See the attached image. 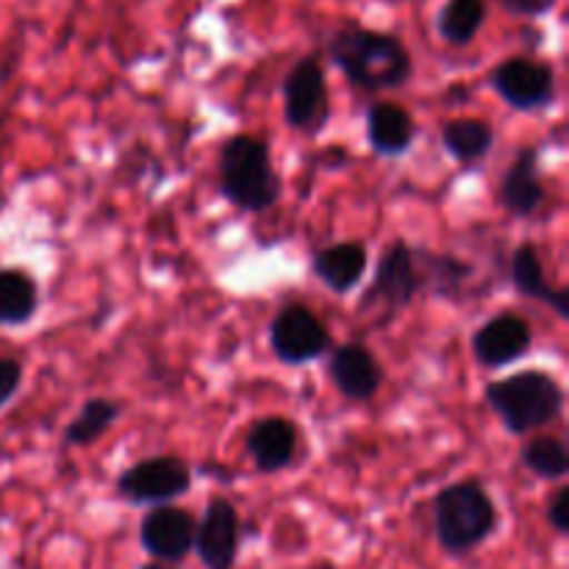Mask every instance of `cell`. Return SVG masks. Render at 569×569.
<instances>
[{
    "instance_id": "6da1fadb",
    "label": "cell",
    "mask_w": 569,
    "mask_h": 569,
    "mask_svg": "<svg viewBox=\"0 0 569 569\" xmlns=\"http://www.w3.org/2000/svg\"><path fill=\"white\" fill-rule=\"evenodd\" d=\"M328 56L342 76L365 92L398 89L415 72L409 50L398 37L359 26L339 28L328 42Z\"/></svg>"
},
{
    "instance_id": "7a4b0ae2",
    "label": "cell",
    "mask_w": 569,
    "mask_h": 569,
    "mask_svg": "<svg viewBox=\"0 0 569 569\" xmlns=\"http://www.w3.org/2000/svg\"><path fill=\"white\" fill-rule=\"evenodd\" d=\"M487 403L506 431L526 437L559 420L565 411V389L545 370H526L489 383Z\"/></svg>"
},
{
    "instance_id": "3957f363",
    "label": "cell",
    "mask_w": 569,
    "mask_h": 569,
    "mask_svg": "<svg viewBox=\"0 0 569 569\" xmlns=\"http://www.w3.org/2000/svg\"><path fill=\"white\" fill-rule=\"evenodd\" d=\"M220 192L239 211L272 209L281 198V178L276 176L270 150L256 137H231L220 150Z\"/></svg>"
},
{
    "instance_id": "277c9868",
    "label": "cell",
    "mask_w": 569,
    "mask_h": 569,
    "mask_svg": "<svg viewBox=\"0 0 569 569\" xmlns=\"http://www.w3.org/2000/svg\"><path fill=\"white\" fill-rule=\"evenodd\" d=\"M495 526L498 511L481 481L450 483L433 500V533L448 553H470L492 537Z\"/></svg>"
},
{
    "instance_id": "5b68a950",
    "label": "cell",
    "mask_w": 569,
    "mask_h": 569,
    "mask_svg": "<svg viewBox=\"0 0 569 569\" xmlns=\"http://www.w3.org/2000/svg\"><path fill=\"white\" fill-rule=\"evenodd\" d=\"M192 489V470L178 456H150L120 472L117 492L133 506L172 503Z\"/></svg>"
},
{
    "instance_id": "8992f818",
    "label": "cell",
    "mask_w": 569,
    "mask_h": 569,
    "mask_svg": "<svg viewBox=\"0 0 569 569\" xmlns=\"http://www.w3.org/2000/svg\"><path fill=\"white\" fill-rule=\"evenodd\" d=\"M331 331L326 322L303 303H289L272 317L270 348L283 365H309L331 350Z\"/></svg>"
},
{
    "instance_id": "52a82bcc",
    "label": "cell",
    "mask_w": 569,
    "mask_h": 569,
    "mask_svg": "<svg viewBox=\"0 0 569 569\" xmlns=\"http://www.w3.org/2000/svg\"><path fill=\"white\" fill-rule=\"evenodd\" d=\"M420 289L422 276L420 264H417V250H411L406 242H395L383 250L381 261H378L376 278H372V287L367 289L365 298H361L359 311H400L417 298Z\"/></svg>"
},
{
    "instance_id": "ba28073f",
    "label": "cell",
    "mask_w": 569,
    "mask_h": 569,
    "mask_svg": "<svg viewBox=\"0 0 569 569\" xmlns=\"http://www.w3.org/2000/svg\"><path fill=\"white\" fill-rule=\"evenodd\" d=\"M283 117L289 128L317 137L328 122L326 72L315 59H300L283 78Z\"/></svg>"
},
{
    "instance_id": "9c48e42d",
    "label": "cell",
    "mask_w": 569,
    "mask_h": 569,
    "mask_svg": "<svg viewBox=\"0 0 569 569\" xmlns=\"http://www.w3.org/2000/svg\"><path fill=\"white\" fill-rule=\"evenodd\" d=\"M492 89L517 111L548 109L556 100V72L545 61L528 56L506 59L492 70Z\"/></svg>"
},
{
    "instance_id": "30bf717a",
    "label": "cell",
    "mask_w": 569,
    "mask_h": 569,
    "mask_svg": "<svg viewBox=\"0 0 569 569\" xmlns=\"http://www.w3.org/2000/svg\"><path fill=\"white\" fill-rule=\"evenodd\" d=\"M242 526L231 500L214 498L206 506L203 520L194 526V545L198 559L206 569H233L239 556Z\"/></svg>"
},
{
    "instance_id": "8fae6325",
    "label": "cell",
    "mask_w": 569,
    "mask_h": 569,
    "mask_svg": "<svg viewBox=\"0 0 569 569\" xmlns=\"http://www.w3.org/2000/svg\"><path fill=\"white\" fill-rule=\"evenodd\" d=\"M194 526L192 515L178 506L161 503L150 509L142 517L139 526V542H142L144 553H150L159 561H183L192 553L194 545Z\"/></svg>"
},
{
    "instance_id": "7c38bea8",
    "label": "cell",
    "mask_w": 569,
    "mask_h": 569,
    "mask_svg": "<svg viewBox=\"0 0 569 569\" xmlns=\"http://www.w3.org/2000/svg\"><path fill=\"white\" fill-rule=\"evenodd\" d=\"M533 345V331L520 315H495L492 320L483 322L476 333H472V353H476L478 365L498 370V367L515 365L522 356H528Z\"/></svg>"
},
{
    "instance_id": "4fadbf2b",
    "label": "cell",
    "mask_w": 569,
    "mask_h": 569,
    "mask_svg": "<svg viewBox=\"0 0 569 569\" xmlns=\"http://www.w3.org/2000/svg\"><path fill=\"white\" fill-rule=\"evenodd\" d=\"M328 372H331V381L339 389V395L356 400V403H367V400L376 398L383 381L381 365L372 356V350L359 342L339 345L328 361Z\"/></svg>"
},
{
    "instance_id": "5bb4252c",
    "label": "cell",
    "mask_w": 569,
    "mask_h": 569,
    "mask_svg": "<svg viewBox=\"0 0 569 569\" xmlns=\"http://www.w3.org/2000/svg\"><path fill=\"white\" fill-rule=\"evenodd\" d=\"M298 426L287 417H264L253 422L244 437V448L253 459L259 472H281L287 470L298 453Z\"/></svg>"
},
{
    "instance_id": "9a60e30c",
    "label": "cell",
    "mask_w": 569,
    "mask_h": 569,
    "mask_svg": "<svg viewBox=\"0 0 569 569\" xmlns=\"http://www.w3.org/2000/svg\"><path fill=\"white\" fill-rule=\"evenodd\" d=\"M548 192L539 178V150L520 148L500 181V206L515 217H531L545 203Z\"/></svg>"
},
{
    "instance_id": "2e32d148",
    "label": "cell",
    "mask_w": 569,
    "mask_h": 569,
    "mask_svg": "<svg viewBox=\"0 0 569 569\" xmlns=\"http://www.w3.org/2000/svg\"><path fill=\"white\" fill-rule=\"evenodd\" d=\"M417 137L415 117L398 103H376L367 111V142L378 156H403Z\"/></svg>"
},
{
    "instance_id": "e0dca14e",
    "label": "cell",
    "mask_w": 569,
    "mask_h": 569,
    "mask_svg": "<svg viewBox=\"0 0 569 569\" xmlns=\"http://www.w3.org/2000/svg\"><path fill=\"white\" fill-rule=\"evenodd\" d=\"M511 281H515L517 292L539 300V303H548L561 320H569V292L567 289H553L545 281L542 259L531 242H522L511 256Z\"/></svg>"
},
{
    "instance_id": "ac0fdd59",
    "label": "cell",
    "mask_w": 569,
    "mask_h": 569,
    "mask_svg": "<svg viewBox=\"0 0 569 569\" xmlns=\"http://www.w3.org/2000/svg\"><path fill=\"white\" fill-rule=\"evenodd\" d=\"M367 272V248L359 242H339L315 256V276L331 292L348 295Z\"/></svg>"
},
{
    "instance_id": "d6986e66",
    "label": "cell",
    "mask_w": 569,
    "mask_h": 569,
    "mask_svg": "<svg viewBox=\"0 0 569 569\" xmlns=\"http://www.w3.org/2000/svg\"><path fill=\"white\" fill-rule=\"evenodd\" d=\"M39 309V289L22 270H0V326H26Z\"/></svg>"
},
{
    "instance_id": "ffe728a7",
    "label": "cell",
    "mask_w": 569,
    "mask_h": 569,
    "mask_svg": "<svg viewBox=\"0 0 569 569\" xmlns=\"http://www.w3.org/2000/svg\"><path fill=\"white\" fill-rule=\"evenodd\" d=\"M442 144L456 161H481L492 150L495 131L487 120L465 117V120H450L442 128Z\"/></svg>"
},
{
    "instance_id": "44dd1931",
    "label": "cell",
    "mask_w": 569,
    "mask_h": 569,
    "mask_svg": "<svg viewBox=\"0 0 569 569\" xmlns=\"http://www.w3.org/2000/svg\"><path fill=\"white\" fill-rule=\"evenodd\" d=\"M120 420V406L109 398H89L76 415V420L67 426L64 442L70 448H89L100 437L111 431V426Z\"/></svg>"
},
{
    "instance_id": "7402d4cb",
    "label": "cell",
    "mask_w": 569,
    "mask_h": 569,
    "mask_svg": "<svg viewBox=\"0 0 569 569\" xmlns=\"http://www.w3.org/2000/svg\"><path fill=\"white\" fill-rule=\"evenodd\" d=\"M487 20L483 0H448L437 17L439 37L448 44H470Z\"/></svg>"
},
{
    "instance_id": "603a6c76",
    "label": "cell",
    "mask_w": 569,
    "mask_h": 569,
    "mask_svg": "<svg viewBox=\"0 0 569 569\" xmlns=\"http://www.w3.org/2000/svg\"><path fill=\"white\" fill-rule=\"evenodd\" d=\"M522 467L533 472L545 481H561L569 472V450L565 439L550 437V433H539V437L528 439L520 450Z\"/></svg>"
},
{
    "instance_id": "cb8c5ba5",
    "label": "cell",
    "mask_w": 569,
    "mask_h": 569,
    "mask_svg": "<svg viewBox=\"0 0 569 569\" xmlns=\"http://www.w3.org/2000/svg\"><path fill=\"white\" fill-rule=\"evenodd\" d=\"M417 264H420L422 287H431L437 295H456L465 287L467 278L472 276V267L465 264L453 256H426L417 253Z\"/></svg>"
},
{
    "instance_id": "d4e9b609",
    "label": "cell",
    "mask_w": 569,
    "mask_h": 569,
    "mask_svg": "<svg viewBox=\"0 0 569 569\" xmlns=\"http://www.w3.org/2000/svg\"><path fill=\"white\" fill-rule=\"evenodd\" d=\"M22 383V365L17 359H0V409L17 395Z\"/></svg>"
},
{
    "instance_id": "484cf974",
    "label": "cell",
    "mask_w": 569,
    "mask_h": 569,
    "mask_svg": "<svg viewBox=\"0 0 569 569\" xmlns=\"http://www.w3.org/2000/svg\"><path fill=\"white\" fill-rule=\"evenodd\" d=\"M548 522L556 533H569V487H559L548 503Z\"/></svg>"
},
{
    "instance_id": "4316f807",
    "label": "cell",
    "mask_w": 569,
    "mask_h": 569,
    "mask_svg": "<svg viewBox=\"0 0 569 569\" xmlns=\"http://www.w3.org/2000/svg\"><path fill=\"white\" fill-rule=\"evenodd\" d=\"M498 3L517 17H542L553 11L556 0H498Z\"/></svg>"
},
{
    "instance_id": "83f0119b",
    "label": "cell",
    "mask_w": 569,
    "mask_h": 569,
    "mask_svg": "<svg viewBox=\"0 0 569 569\" xmlns=\"http://www.w3.org/2000/svg\"><path fill=\"white\" fill-rule=\"evenodd\" d=\"M139 569H170L167 565H144V567H139Z\"/></svg>"
},
{
    "instance_id": "f1b7e54d",
    "label": "cell",
    "mask_w": 569,
    "mask_h": 569,
    "mask_svg": "<svg viewBox=\"0 0 569 569\" xmlns=\"http://www.w3.org/2000/svg\"><path fill=\"white\" fill-rule=\"evenodd\" d=\"M315 569H333L331 565H320V567H315Z\"/></svg>"
}]
</instances>
